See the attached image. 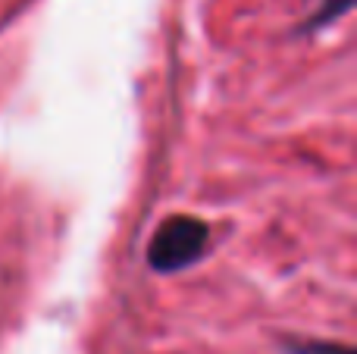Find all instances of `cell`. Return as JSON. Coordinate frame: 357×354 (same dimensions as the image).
Returning a JSON list of instances; mask_svg holds the SVG:
<instances>
[{"instance_id": "6da1fadb", "label": "cell", "mask_w": 357, "mask_h": 354, "mask_svg": "<svg viewBox=\"0 0 357 354\" xmlns=\"http://www.w3.org/2000/svg\"><path fill=\"white\" fill-rule=\"evenodd\" d=\"M210 242V226L197 217L178 213L157 226L154 238L148 245V263L157 273H178L204 257Z\"/></svg>"}, {"instance_id": "7a4b0ae2", "label": "cell", "mask_w": 357, "mask_h": 354, "mask_svg": "<svg viewBox=\"0 0 357 354\" xmlns=\"http://www.w3.org/2000/svg\"><path fill=\"white\" fill-rule=\"evenodd\" d=\"M291 354H351V348H342L333 342H285Z\"/></svg>"}, {"instance_id": "3957f363", "label": "cell", "mask_w": 357, "mask_h": 354, "mask_svg": "<svg viewBox=\"0 0 357 354\" xmlns=\"http://www.w3.org/2000/svg\"><path fill=\"white\" fill-rule=\"evenodd\" d=\"M348 10H351V0H326V6L317 13L310 25H323V22H329V19H335V16H342V13H348Z\"/></svg>"}]
</instances>
